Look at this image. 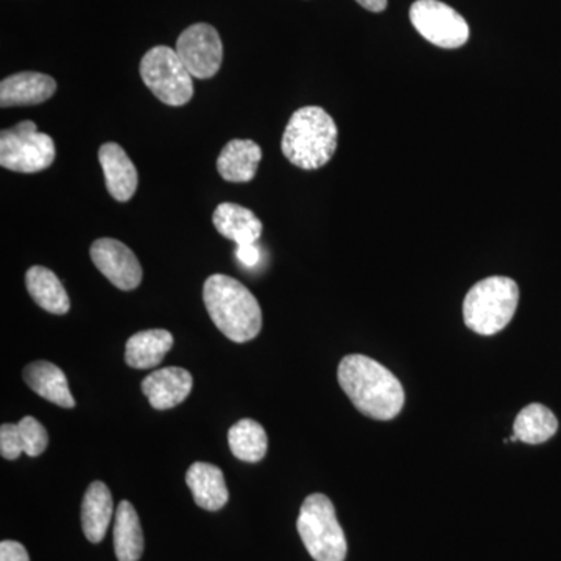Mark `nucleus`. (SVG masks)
<instances>
[{
  "label": "nucleus",
  "instance_id": "nucleus-20",
  "mask_svg": "<svg viewBox=\"0 0 561 561\" xmlns=\"http://www.w3.org/2000/svg\"><path fill=\"white\" fill-rule=\"evenodd\" d=\"M25 284H27V290L33 300L44 311L55 313V316H65L66 312H69L68 291L58 276L49 268L41 267V265L28 268Z\"/></svg>",
  "mask_w": 561,
  "mask_h": 561
},
{
  "label": "nucleus",
  "instance_id": "nucleus-17",
  "mask_svg": "<svg viewBox=\"0 0 561 561\" xmlns=\"http://www.w3.org/2000/svg\"><path fill=\"white\" fill-rule=\"evenodd\" d=\"M24 381L44 400L65 409L76 408L65 373L51 362H32L24 368Z\"/></svg>",
  "mask_w": 561,
  "mask_h": 561
},
{
  "label": "nucleus",
  "instance_id": "nucleus-4",
  "mask_svg": "<svg viewBox=\"0 0 561 561\" xmlns=\"http://www.w3.org/2000/svg\"><path fill=\"white\" fill-rule=\"evenodd\" d=\"M519 287L507 276H490L479 280L463 301L465 324L479 335H494L515 317Z\"/></svg>",
  "mask_w": 561,
  "mask_h": 561
},
{
  "label": "nucleus",
  "instance_id": "nucleus-2",
  "mask_svg": "<svg viewBox=\"0 0 561 561\" xmlns=\"http://www.w3.org/2000/svg\"><path fill=\"white\" fill-rule=\"evenodd\" d=\"M203 301L217 330L230 341L249 342L260 334V302L238 279L219 273L209 276L203 287Z\"/></svg>",
  "mask_w": 561,
  "mask_h": 561
},
{
  "label": "nucleus",
  "instance_id": "nucleus-19",
  "mask_svg": "<svg viewBox=\"0 0 561 561\" xmlns=\"http://www.w3.org/2000/svg\"><path fill=\"white\" fill-rule=\"evenodd\" d=\"M173 337L165 330L140 331L131 335L125 346V362L128 367L147 370L157 367L172 350Z\"/></svg>",
  "mask_w": 561,
  "mask_h": 561
},
{
  "label": "nucleus",
  "instance_id": "nucleus-25",
  "mask_svg": "<svg viewBox=\"0 0 561 561\" xmlns=\"http://www.w3.org/2000/svg\"><path fill=\"white\" fill-rule=\"evenodd\" d=\"M22 453H24V449H22L18 424H2V427H0V454H2L3 459H20Z\"/></svg>",
  "mask_w": 561,
  "mask_h": 561
},
{
  "label": "nucleus",
  "instance_id": "nucleus-28",
  "mask_svg": "<svg viewBox=\"0 0 561 561\" xmlns=\"http://www.w3.org/2000/svg\"><path fill=\"white\" fill-rule=\"evenodd\" d=\"M356 2L373 13H381L387 9V0H356Z\"/></svg>",
  "mask_w": 561,
  "mask_h": 561
},
{
  "label": "nucleus",
  "instance_id": "nucleus-11",
  "mask_svg": "<svg viewBox=\"0 0 561 561\" xmlns=\"http://www.w3.org/2000/svg\"><path fill=\"white\" fill-rule=\"evenodd\" d=\"M194 379L190 371L180 367H168L147 376L142 381V393L149 398L151 408L169 411L181 404L192 391Z\"/></svg>",
  "mask_w": 561,
  "mask_h": 561
},
{
  "label": "nucleus",
  "instance_id": "nucleus-14",
  "mask_svg": "<svg viewBox=\"0 0 561 561\" xmlns=\"http://www.w3.org/2000/svg\"><path fill=\"white\" fill-rule=\"evenodd\" d=\"M186 483L195 504L205 511L217 512L225 507L230 497L224 472L216 465L195 461L186 472Z\"/></svg>",
  "mask_w": 561,
  "mask_h": 561
},
{
  "label": "nucleus",
  "instance_id": "nucleus-16",
  "mask_svg": "<svg viewBox=\"0 0 561 561\" xmlns=\"http://www.w3.org/2000/svg\"><path fill=\"white\" fill-rule=\"evenodd\" d=\"M213 224L219 234L241 245H253L262 234V221L253 210L236 203H221L214 210Z\"/></svg>",
  "mask_w": 561,
  "mask_h": 561
},
{
  "label": "nucleus",
  "instance_id": "nucleus-24",
  "mask_svg": "<svg viewBox=\"0 0 561 561\" xmlns=\"http://www.w3.org/2000/svg\"><path fill=\"white\" fill-rule=\"evenodd\" d=\"M18 430H20L22 449L27 456L38 457L46 451L49 437H47V431L44 430L38 420L33 419V416H24L18 423Z\"/></svg>",
  "mask_w": 561,
  "mask_h": 561
},
{
  "label": "nucleus",
  "instance_id": "nucleus-12",
  "mask_svg": "<svg viewBox=\"0 0 561 561\" xmlns=\"http://www.w3.org/2000/svg\"><path fill=\"white\" fill-rule=\"evenodd\" d=\"M57 91V81L41 72H20L0 83V106L39 105L49 101Z\"/></svg>",
  "mask_w": 561,
  "mask_h": 561
},
{
  "label": "nucleus",
  "instance_id": "nucleus-9",
  "mask_svg": "<svg viewBox=\"0 0 561 561\" xmlns=\"http://www.w3.org/2000/svg\"><path fill=\"white\" fill-rule=\"evenodd\" d=\"M175 50L195 79L205 80L216 76L224 60L219 32L203 22L191 25L181 33Z\"/></svg>",
  "mask_w": 561,
  "mask_h": 561
},
{
  "label": "nucleus",
  "instance_id": "nucleus-18",
  "mask_svg": "<svg viewBox=\"0 0 561 561\" xmlns=\"http://www.w3.org/2000/svg\"><path fill=\"white\" fill-rule=\"evenodd\" d=\"M113 496L103 482H92L81 504V526L91 542H101L113 518Z\"/></svg>",
  "mask_w": 561,
  "mask_h": 561
},
{
  "label": "nucleus",
  "instance_id": "nucleus-26",
  "mask_svg": "<svg viewBox=\"0 0 561 561\" xmlns=\"http://www.w3.org/2000/svg\"><path fill=\"white\" fill-rule=\"evenodd\" d=\"M0 561H31L27 549L18 541L0 542Z\"/></svg>",
  "mask_w": 561,
  "mask_h": 561
},
{
  "label": "nucleus",
  "instance_id": "nucleus-1",
  "mask_svg": "<svg viewBox=\"0 0 561 561\" xmlns=\"http://www.w3.org/2000/svg\"><path fill=\"white\" fill-rule=\"evenodd\" d=\"M339 383L357 411L373 420L389 421L400 415L405 394L397 376L379 362L362 354L343 357Z\"/></svg>",
  "mask_w": 561,
  "mask_h": 561
},
{
  "label": "nucleus",
  "instance_id": "nucleus-8",
  "mask_svg": "<svg viewBox=\"0 0 561 561\" xmlns=\"http://www.w3.org/2000/svg\"><path fill=\"white\" fill-rule=\"evenodd\" d=\"M411 21L424 39L442 49H459L470 38V27L461 14L438 0H416Z\"/></svg>",
  "mask_w": 561,
  "mask_h": 561
},
{
  "label": "nucleus",
  "instance_id": "nucleus-15",
  "mask_svg": "<svg viewBox=\"0 0 561 561\" xmlns=\"http://www.w3.org/2000/svg\"><path fill=\"white\" fill-rule=\"evenodd\" d=\"M261 160L262 150L254 140L232 139L219 154L217 171L230 183H250L256 176Z\"/></svg>",
  "mask_w": 561,
  "mask_h": 561
},
{
  "label": "nucleus",
  "instance_id": "nucleus-21",
  "mask_svg": "<svg viewBox=\"0 0 561 561\" xmlns=\"http://www.w3.org/2000/svg\"><path fill=\"white\" fill-rule=\"evenodd\" d=\"M114 551L119 561H138L144 553V534L131 502L122 501L114 522Z\"/></svg>",
  "mask_w": 561,
  "mask_h": 561
},
{
  "label": "nucleus",
  "instance_id": "nucleus-22",
  "mask_svg": "<svg viewBox=\"0 0 561 561\" xmlns=\"http://www.w3.org/2000/svg\"><path fill=\"white\" fill-rule=\"evenodd\" d=\"M557 431H559V420L553 415L551 409L538 404V402L524 408L513 423V434L518 437L519 442L527 443V445H540V443L548 442Z\"/></svg>",
  "mask_w": 561,
  "mask_h": 561
},
{
  "label": "nucleus",
  "instance_id": "nucleus-27",
  "mask_svg": "<svg viewBox=\"0 0 561 561\" xmlns=\"http://www.w3.org/2000/svg\"><path fill=\"white\" fill-rule=\"evenodd\" d=\"M236 256L245 267H254L261 260V251L257 249L256 243H253V245H241L236 250Z\"/></svg>",
  "mask_w": 561,
  "mask_h": 561
},
{
  "label": "nucleus",
  "instance_id": "nucleus-23",
  "mask_svg": "<svg viewBox=\"0 0 561 561\" xmlns=\"http://www.w3.org/2000/svg\"><path fill=\"white\" fill-rule=\"evenodd\" d=\"M232 456L249 463L264 459L268 448L267 432L254 420H241L228 432Z\"/></svg>",
  "mask_w": 561,
  "mask_h": 561
},
{
  "label": "nucleus",
  "instance_id": "nucleus-6",
  "mask_svg": "<svg viewBox=\"0 0 561 561\" xmlns=\"http://www.w3.org/2000/svg\"><path fill=\"white\" fill-rule=\"evenodd\" d=\"M140 79L154 98L169 106H183L194 95L192 76L175 49L157 46L140 61Z\"/></svg>",
  "mask_w": 561,
  "mask_h": 561
},
{
  "label": "nucleus",
  "instance_id": "nucleus-10",
  "mask_svg": "<svg viewBox=\"0 0 561 561\" xmlns=\"http://www.w3.org/2000/svg\"><path fill=\"white\" fill-rule=\"evenodd\" d=\"M91 260L99 272L121 290H135L142 280L138 257L116 239H98L91 247Z\"/></svg>",
  "mask_w": 561,
  "mask_h": 561
},
{
  "label": "nucleus",
  "instance_id": "nucleus-13",
  "mask_svg": "<svg viewBox=\"0 0 561 561\" xmlns=\"http://www.w3.org/2000/svg\"><path fill=\"white\" fill-rule=\"evenodd\" d=\"M99 162H101L106 190L111 197L117 202L131 201L138 190V171L119 144H103L99 150Z\"/></svg>",
  "mask_w": 561,
  "mask_h": 561
},
{
  "label": "nucleus",
  "instance_id": "nucleus-3",
  "mask_svg": "<svg viewBox=\"0 0 561 561\" xmlns=\"http://www.w3.org/2000/svg\"><path fill=\"white\" fill-rule=\"evenodd\" d=\"M337 140V125L330 114L320 106H305L291 114L280 149L291 164L317 171L334 157Z\"/></svg>",
  "mask_w": 561,
  "mask_h": 561
},
{
  "label": "nucleus",
  "instance_id": "nucleus-7",
  "mask_svg": "<svg viewBox=\"0 0 561 561\" xmlns=\"http://www.w3.org/2000/svg\"><path fill=\"white\" fill-rule=\"evenodd\" d=\"M54 139L39 133L35 122L24 121L0 133V165L20 173H38L54 164Z\"/></svg>",
  "mask_w": 561,
  "mask_h": 561
},
{
  "label": "nucleus",
  "instance_id": "nucleus-5",
  "mask_svg": "<svg viewBox=\"0 0 561 561\" xmlns=\"http://www.w3.org/2000/svg\"><path fill=\"white\" fill-rule=\"evenodd\" d=\"M297 529L313 560L345 561L348 546L330 497L320 493L306 497Z\"/></svg>",
  "mask_w": 561,
  "mask_h": 561
}]
</instances>
